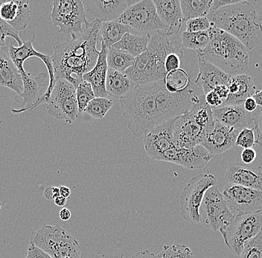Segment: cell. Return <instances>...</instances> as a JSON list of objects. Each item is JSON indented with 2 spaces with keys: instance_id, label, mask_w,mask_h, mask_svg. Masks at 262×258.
Here are the masks:
<instances>
[{
  "instance_id": "obj_14",
  "label": "cell",
  "mask_w": 262,
  "mask_h": 258,
  "mask_svg": "<svg viewBox=\"0 0 262 258\" xmlns=\"http://www.w3.org/2000/svg\"><path fill=\"white\" fill-rule=\"evenodd\" d=\"M212 158L213 155L198 145L188 148L173 147L165 151L158 161L173 163L188 170H198L204 168Z\"/></svg>"
},
{
  "instance_id": "obj_12",
  "label": "cell",
  "mask_w": 262,
  "mask_h": 258,
  "mask_svg": "<svg viewBox=\"0 0 262 258\" xmlns=\"http://www.w3.org/2000/svg\"><path fill=\"white\" fill-rule=\"evenodd\" d=\"M47 111L57 120L73 123L79 115L75 86L64 79L57 80L48 101Z\"/></svg>"
},
{
  "instance_id": "obj_57",
  "label": "cell",
  "mask_w": 262,
  "mask_h": 258,
  "mask_svg": "<svg viewBox=\"0 0 262 258\" xmlns=\"http://www.w3.org/2000/svg\"><path fill=\"white\" fill-rule=\"evenodd\" d=\"M1 209H2V203H1V202H0V212H1Z\"/></svg>"
},
{
  "instance_id": "obj_9",
  "label": "cell",
  "mask_w": 262,
  "mask_h": 258,
  "mask_svg": "<svg viewBox=\"0 0 262 258\" xmlns=\"http://www.w3.org/2000/svg\"><path fill=\"white\" fill-rule=\"evenodd\" d=\"M262 228V210L234 217L230 224L221 231L231 252L239 257L244 246L260 232Z\"/></svg>"
},
{
  "instance_id": "obj_18",
  "label": "cell",
  "mask_w": 262,
  "mask_h": 258,
  "mask_svg": "<svg viewBox=\"0 0 262 258\" xmlns=\"http://www.w3.org/2000/svg\"><path fill=\"white\" fill-rule=\"evenodd\" d=\"M239 132L215 120L214 127L201 140L200 145L212 155L224 153L235 146Z\"/></svg>"
},
{
  "instance_id": "obj_2",
  "label": "cell",
  "mask_w": 262,
  "mask_h": 258,
  "mask_svg": "<svg viewBox=\"0 0 262 258\" xmlns=\"http://www.w3.org/2000/svg\"><path fill=\"white\" fill-rule=\"evenodd\" d=\"M211 25L233 36L248 52L262 42V17L247 1L224 6L207 16Z\"/></svg>"
},
{
  "instance_id": "obj_24",
  "label": "cell",
  "mask_w": 262,
  "mask_h": 258,
  "mask_svg": "<svg viewBox=\"0 0 262 258\" xmlns=\"http://www.w3.org/2000/svg\"><path fill=\"white\" fill-rule=\"evenodd\" d=\"M108 49L101 42V50L98 54L97 63L89 73L83 75L82 78L91 85L95 96L97 98H107L106 91V80L108 66L106 63V55Z\"/></svg>"
},
{
  "instance_id": "obj_19",
  "label": "cell",
  "mask_w": 262,
  "mask_h": 258,
  "mask_svg": "<svg viewBox=\"0 0 262 258\" xmlns=\"http://www.w3.org/2000/svg\"><path fill=\"white\" fill-rule=\"evenodd\" d=\"M212 113L214 120L238 132L255 127V112H247L243 105L221 106L213 108Z\"/></svg>"
},
{
  "instance_id": "obj_56",
  "label": "cell",
  "mask_w": 262,
  "mask_h": 258,
  "mask_svg": "<svg viewBox=\"0 0 262 258\" xmlns=\"http://www.w3.org/2000/svg\"><path fill=\"white\" fill-rule=\"evenodd\" d=\"M52 192H53L54 200L57 197H60V189L57 187H52Z\"/></svg>"
},
{
  "instance_id": "obj_58",
  "label": "cell",
  "mask_w": 262,
  "mask_h": 258,
  "mask_svg": "<svg viewBox=\"0 0 262 258\" xmlns=\"http://www.w3.org/2000/svg\"><path fill=\"white\" fill-rule=\"evenodd\" d=\"M3 0H0V6H1L2 3H3Z\"/></svg>"
},
{
  "instance_id": "obj_38",
  "label": "cell",
  "mask_w": 262,
  "mask_h": 258,
  "mask_svg": "<svg viewBox=\"0 0 262 258\" xmlns=\"http://www.w3.org/2000/svg\"><path fill=\"white\" fill-rule=\"evenodd\" d=\"M238 258H262V230L245 243Z\"/></svg>"
},
{
  "instance_id": "obj_4",
  "label": "cell",
  "mask_w": 262,
  "mask_h": 258,
  "mask_svg": "<svg viewBox=\"0 0 262 258\" xmlns=\"http://www.w3.org/2000/svg\"><path fill=\"white\" fill-rule=\"evenodd\" d=\"M169 37L164 32L151 34L146 51L137 57L134 65L124 72L136 86L157 82L165 78V58L172 52L180 50Z\"/></svg>"
},
{
  "instance_id": "obj_27",
  "label": "cell",
  "mask_w": 262,
  "mask_h": 258,
  "mask_svg": "<svg viewBox=\"0 0 262 258\" xmlns=\"http://www.w3.org/2000/svg\"><path fill=\"white\" fill-rule=\"evenodd\" d=\"M0 85L14 91L17 96L22 95V77L10 58L8 47L0 49Z\"/></svg>"
},
{
  "instance_id": "obj_45",
  "label": "cell",
  "mask_w": 262,
  "mask_h": 258,
  "mask_svg": "<svg viewBox=\"0 0 262 258\" xmlns=\"http://www.w3.org/2000/svg\"><path fill=\"white\" fill-rule=\"evenodd\" d=\"M241 158L243 164L250 165L255 162L257 158V153L253 148H247L244 149L241 154Z\"/></svg>"
},
{
  "instance_id": "obj_37",
  "label": "cell",
  "mask_w": 262,
  "mask_h": 258,
  "mask_svg": "<svg viewBox=\"0 0 262 258\" xmlns=\"http://www.w3.org/2000/svg\"><path fill=\"white\" fill-rule=\"evenodd\" d=\"M157 258H194V253L184 245H165L159 253Z\"/></svg>"
},
{
  "instance_id": "obj_39",
  "label": "cell",
  "mask_w": 262,
  "mask_h": 258,
  "mask_svg": "<svg viewBox=\"0 0 262 258\" xmlns=\"http://www.w3.org/2000/svg\"><path fill=\"white\" fill-rule=\"evenodd\" d=\"M7 37L14 39L19 46L23 45V40L19 37V32H16L14 28L8 25L7 22L0 19V49L8 48L7 43H6Z\"/></svg>"
},
{
  "instance_id": "obj_54",
  "label": "cell",
  "mask_w": 262,
  "mask_h": 258,
  "mask_svg": "<svg viewBox=\"0 0 262 258\" xmlns=\"http://www.w3.org/2000/svg\"><path fill=\"white\" fill-rule=\"evenodd\" d=\"M54 202H55V205H57V206H64L66 204H67V199L60 196V197H57V198H55V200H54Z\"/></svg>"
},
{
  "instance_id": "obj_31",
  "label": "cell",
  "mask_w": 262,
  "mask_h": 258,
  "mask_svg": "<svg viewBox=\"0 0 262 258\" xmlns=\"http://www.w3.org/2000/svg\"><path fill=\"white\" fill-rule=\"evenodd\" d=\"M183 21L207 17L210 13L212 0H181L180 1Z\"/></svg>"
},
{
  "instance_id": "obj_44",
  "label": "cell",
  "mask_w": 262,
  "mask_h": 258,
  "mask_svg": "<svg viewBox=\"0 0 262 258\" xmlns=\"http://www.w3.org/2000/svg\"><path fill=\"white\" fill-rule=\"evenodd\" d=\"M204 99L205 102L212 109L221 107L224 104V101L221 100V98L213 90L205 95Z\"/></svg>"
},
{
  "instance_id": "obj_43",
  "label": "cell",
  "mask_w": 262,
  "mask_h": 258,
  "mask_svg": "<svg viewBox=\"0 0 262 258\" xmlns=\"http://www.w3.org/2000/svg\"><path fill=\"white\" fill-rule=\"evenodd\" d=\"M254 130L256 132L255 144L262 146V107H258V108L255 111Z\"/></svg>"
},
{
  "instance_id": "obj_23",
  "label": "cell",
  "mask_w": 262,
  "mask_h": 258,
  "mask_svg": "<svg viewBox=\"0 0 262 258\" xmlns=\"http://www.w3.org/2000/svg\"><path fill=\"white\" fill-rule=\"evenodd\" d=\"M200 72L196 77L194 85L201 89L204 96L212 91L216 86L225 85L228 86L232 76L226 74L212 63L205 60L198 55Z\"/></svg>"
},
{
  "instance_id": "obj_36",
  "label": "cell",
  "mask_w": 262,
  "mask_h": 258,
  "mask_svg": "<svg viewBox=\"0 0 262 258\" xmlns=\"http://www.w3.org/2000/svg\"><path fill=\"white\" fill-rule=\"evenodd\" d=\"M75 93L78 105V112L82 113L84 112V109L90 101L96 98V96L91 85L83 80L75 86Z\"/></svg>"
},
{
  "instance_id": "obj_35",
  "label": "cell",
  "mask_w": 262,
  "mask_h": 258,
  "mask_svg": "<svg viewBox=\"0 0 262 258\" xmlns=\"http://www.w3.org/2000/svg\"><path fill=\"white\" fill-rule=\"evenodd\" d=\"M113 105L114 101L111 99L96 97L86 106L84 112L94 119H103Z\"/></svg>"
},
{
  "instance_id": "obj_1",
  "label": "cell",
  "mask_w": 262,
  "mask_h": 258,
  "mask_svg": "<svg viewBox=\"0 0 262 258\" xmlns=\"http://www.w3.org/2000/svg\"><path fill=\"white\" fill-rule=\"evenodd\" d=\"M101 26L98 19L88 21L78 37L54 47L51 59L55 81L64 79L75 88L83 81V75L94 68L99 54L96 45L102 41Z\"/></svg>"
},
{
  "instance_id": "obj_10",
  "label": "cell",
  "mask_w": 262,
  "mask_h": 258,
  "mask_svg": "<svg viewBox=\"0 0 262 258\" xmlns=\"http://www.w3.org/2000/svg\"><path fill=\"white\" fill-rule=\"evenodd\" d=\"M50 16L52 24L59 28V32L71 34L72 38L82 33V26L88 22L82 0H55Z\"/></svg>"
},
{
  "instance_id": "obj_25",
  "label": "cell",
  "mask_w": 262,
  "mask_h": 258,
  "mask_svg": "<svg viewBox=\"0 0 262 258\" xmlns=\"http://www.w3.org/2000/svg\"><path fill=\"white\" fill-rule=\"evenodd\" d=\"M228 89V98L223 106L243 105L245 101L253 97L257 91L251 77L246 74L232 77Z\"/></svg>"
},
{
  "instance_id": "obj_34",
  "label": "cell",
  "mask_w": 262,
  "mask_h": 258,
  "mask_svg": "<svg viewBox=\"0 0 262 258\" xmlns=\"http://www.w3.org/2000/svg\"><path fill=\"white\" fill-rule=\"evenodd\" d=\"M182 44L189 50H204L210 42L209 31L201 32H188L185 31L181 34Z\"/></svg>"
},
{
  "instance_id": "obj_53",
  "label": "cell",
  "mask_w": 262,
  "mask_h": 258,
  "mask_svg": "<svg viewBox=\"0 0 262 258\" xmlns=\"http://www.w3.org/2000/svg\"><path fill=\"white\" fill-rule=\"evenodd\" d=\"M258 107H262V90H257L253 96Z\"/></svg>"
},
{
  "instance_id": "obj_26",
  "label": "cell",
  "mask_w": 262,
  "mask_h": 258,
  "mask_svg": "<svg viewBox=\"0 0 262 258\" xmlns=\"http://www.w3.org/2000/svg\"><path fill=\"white\" fill-rule=\"evenodd\" d=\"M157 14L172 36L178 33L183 22L179 0H154Z\"/></svg>"
},
{
  "instance_id": "obj_13",
  "label": "cell",
  "mask_w": 262,
  "mask_h": 258,
  "mask_svg": "<svg viewBox=\"0 0 262 258\" xmlns=\"http://www.w3.org/2000/svg\"><path fill=\"white\" fill-rule=\"evenodd\" d=\"M222 195L234 217L262 210V192L260 191L228 183L224 187Z\"/></svg>"
},
{
  "instance_id": "obj_55",
  "label": "cell",
  "mask_w": 262,
  "mask_h": 258,
  "mask_svg": "<svg viewBox=\"0 0 262 258\" xmlns=\"http://www.w3.org/2000/svg\"><path fill=\"white\" fill-rule=\"evenodd\" d=\"M44 197H45V198L48 200H54L53 192H52V187H48V189H46L45 192H44Z\"/></svg>"
},
{
  "instance_id": "obj_28",
  "label": "cell",
  "mask_w": 262,
  "mask_h": 258,
  "mask_svg": "<svg viewBox=\"0 0 262 258\" xmlns=\"http://www.w3.org/2000/svg\"><path fill=\"white\" fill-rule=\"evenodd\" d=\"M136 86L125 73L108 68L105 86L108 96L121 99L130 92Z\"/></svg>"
},
{
  "instance_id": "obj_17",
  "label": "cell",
  "mask_w": 262,
  "mask_h": 258,
  "mask_svg": "<svg viewBox=\"0 0 262 258\" xmlns=\"http://www.w3.org/2000/svg\"><path fill=\"white\" fill-rule=\"evenodd\" d=\"M205 133L189 110L176 118L173 126L174 145L178 148H192L200 145Z\"/></svg>"
},
{
  "instance_id": "obj_32",
  "label": "cell",
  "mask_w": 262,
  "mask_h": 258,
  "mask_svg": "<svg viewBox=\"0 0 262 258\" xmlns=\"http://www.w3.org/2000/svg\"><path fill=\"white\" fill-rule=\"evenodd\" d=\"M135 61V58L131 56L127 52L116 50V49H108L106 55V63L108 68L116 70L119 73H124V72L133 66Z\"/></svg>"
},
{
  "instance_id": "obj_22",
  "label": "cell",
  "mask_w": 262,
  "mask_h": 258,
  "mask_svg": "<svg viewBox=\"0 0 262 258\" xmlns=\"http://www.w3.org/2000/svg\"><path fill=\"white\" fill-rule=\"evenodd\" d=\"M83 3L85 11L101 22L117 20L129 7L127 0H88Z\"/></svg>"
},
{
  "instance_id": "obj_33",
  "label": "cell",
  "mask_w": 262,
  "mask_h": 258,
  "mask_svg": "<svg viewBox=\"0 0 262 258\" xmlns=\"http://www.w3.org/2000/svg\"><path fill=\"white\" fill-rule=\"evenodd\" d=\"M164 81L167 90L172 93L184 92L191 86L188 73L182 68L167 73Z\"/></svg>"
},
{
  "instance_id": "obj_5",
  "label": "cell",
  "mask_w": 262,
  "mask_h": 258,
  "mask_svg": "<svg viewBox=\"0 0 262 258\" xmlns=\"http://www.w3.org/2000/svg\"><path fill=\"white\" fill-rule=\"evenodd\" d=\"M124 109L123 117L127 127L135 136L148 133L161 124L156 104V83L139 85L127 96L119 99Z\"/></svg>"
},
{
  "instance_id": "obj_21",
  "label": "cell",
  "mask_w": 262,
  "mask_h": 258,
  "mask_svg": "<svg viewBox=\"0 0 262 258\" xmlns=\"http://www.w3.org/2000/svg\"><path fill=\"white\" fill-rule=\"evenodd\" d=\"M0 19L14 28L16 32H24L31 20L29 2L3 0L0 6Z\"/></svg>"
},
{
  "instance_id": "obj_51",
  "label": "cell",
  "mask_w": 262,
  "mask_h": 258,
  "mask_svg": "<svg viewBox=\"0 0 262 258\" xmlns=\"http://www.w3.org/2000/svg\"><path fill=\"white\" fill-rule=\"evenodd\" d=\"M71 216V212L68 208H63L59 212V217H60V220H63V221H67V220H70Z\"/></svg>"
},
{
  "instance_id": "obj_6",
  "label": "cell",
  "mask_w": 262,
  "mask_h": 258,
  "mask_svg": "<svg viewBox=\"0 0 262 258\" xmlns=\"http://www.w3.org/2000/svg\"><path fill=\"white\" fill-rule=\"evenodd\" d=\"M30 244L52 258H81V247L76 238L59 225H42L31 234Z\"/></svg>"
},
{
  "instance_id": "obj_16",
  "label": "cell",
  "mask_w": 262,
  "mask_h": 258,
  "mask_svg": "<svg viewBox=\"0 0 262 258\" xmlns=\"http://www.w3.org/2000/svg\"><path fill=\"white\" fill-rule=\"evenodd\" d=\"M258 163L245 165L235 162L229 165L225 179L228 183L239 184L262 192V159Z\"/></svg>"
},
{
  "instance_id": "obj_52",
  "label": "cell",
  "mask_w": 262,
  "mask_h": 258,
  "mask_svg": "<svg viewBox=\"0 0 262 258\" xmlns=\"http://www.w3.org/2000/svg\"><path fill=\"white\" fill-rule=\"evenodd\" d=\"M59 189H60V194L61 197H63L66 199H68L70 197V194H71V191H70L68 187L60 186Z\"/></svg>"
},
{
  "instance_id": "obj_3",
  "label": "cell",
  "mask_w": 262,
  "mask_h": 258,
  "mask_svg": "<svg viewBox=\"0 0 262 258\" xmlns=\"http://www.w3.org/2000/svg\"><path fill=\"white\" fill-rule=\"evenodd\" d=\"M210 42L196 54L230 76L245 74L249 67L248 51L230 34L211 26Z\"/></svg>"
},
{
  "instance_id": "obj_41",
  "label": "cell",
  "mask_w": 262,
  "mask_h": 258,
  "mask_svg": "<svg viewBox=\"0 0 262 258\" xmlns=\"http://www.w3.org/2000/svg\"><path fill=\"white\" fill-rule=\"evenodd\" d=\"M211 26L212 25L207 17L195 18V19H189L186 22V32H206L210 29Z\"/></svg>"
},
{
  "instance_id": "obj_8",
  "label": "cell",
  "mask_w": 262,
  "mask_h": 258,
  "mask_svg": "<svg viewBox=\"0 0 262 258\" xmlns=\"http://www.w3.org/2000/svg\"><path fill=\"white\" fill-rule=\"evenodd\" d=\"M217 184L215 176L207 173L190 179L181 193L180 198V215L192 224L201 223L200 208L208 189Z\"/></svg>"
},
{
  "instance_id": "obj_48",
  "label": "cell",
  "mask_w": 262,
  "mask_h": 258,
  "mask_svg": "<svg viewBox=\"0 0 262 258\" xmlns=\"http://www.w3.org/2000/svg\"><path fill=\"white\" fill-rule=\"evenodd\" d=\"M214 92H215L216 94L221 98V100L225 101L227 100V98L229 96V89L228 86H225V85H221V86H217L213 89ZM223 106V105H222Z\"/></svg>"
},
{
  "instance_id": "obj_40",
  "label": "cell",
  "mask_w": 262,
  "mask_h": 258,
  "mask_svg": "<svg viewBox=\"0 0 262 258\" xmlns=\"http://www.w3.org/2000/svg\"><path fill=\"white\" fill-rule=\"evenodd\" d=\"M255 145V130L253 128H245L239 132L235 145L247 149L253 148Z\"/></svg>"
},
{
  "instance_id": "obj_47",
  "label": "cell",
  "mask_w": 262,
  "mask_h": 258,
  "mask_svg": "<svg viewBox=\"0 0 262 258\" xmlns=\"http://www.w3.org/2000/svg\"><path fill=\"white\" fill-rule=\"evenodd\" d=\"M237 2H238V0H236V1H232V0H212L211 11H216V10L221 9L224 6H229V5L235 4Z\"/></svg>"
},
{
  "instance_id": "obj_11",
  "label": "cell",
  "mask_w": 262,
  "mask_h": 258,
  "mask_svg": "<svg viewBox=\"0 0 262 258\" xmlns=\"http://www.w3.org/2000/svg\"><path fill=\"white\" fill-rule=\"evenodd\" d=\"M201 223L214 232L225 229L234 216L227 206L217 185L212 186L205 194L200 208Z\"/></svg>"
},
{
  "instance_id": "obj_42",
  "label": "cell",
  "mask_w": 262,
  "mask_h": 258,
  "mask_svg": "<svg viewBox=\"0 0 262 258\" xmlns=\"http://www.w3.org/2000/svg\"><path fill=\"white\" fill-rule=\"evenodd\" d=\"M183 52L181 50L172 52L166 57L165 60V68L167 73L179 69L181 64V59L183 58Z\"/></svg>"
},
{
  "instance_id": "obj_49",
  "label": "cell",
  "mask_w": 262,
  "mask_h": 258,
  "mask_svg": "<svg viewBox=\"0 0 262 258\" xmlns=\"http://www.w3.org/2000/svg\"><path fill=\"white\" fill-rule=\"evenodd\" d=\"M243 106L246 110L249 112H255L258 108V105L253 97L248 98L244 103Z\"/></svg>"
},
{
  "instance_id": "obj_29",
  "label": "cell",
  "mask_w": 262,
  "mask_h": 258,
  "mask_svg": "<svg viewBox=\"0 0 262 258\" xmlns=\"http://www.w3.org/2000/svg\"><path fill=\"white\" fill-rule=\"evenodd\" d=\"M150 40V34L127 33L112 48L127 52L136 58L146 51Z\"/></svg>"
},
{
  "instance_id": "obj_7",
  "label": "cell",
  "mask_w": 262,
  "mask_h": 258,
  "mask_svg": "<svg viewBox=\"0 0 262 258\" xmlns=\"http://www.w3.org/2000/svg\"><path fill=\"white\" fill-rule=\"evenodd\" d=\"M117 20L128 26L134 34L151 35L164 32L171 37L166 26L157 14L154 0L137 1L129 6Z\"/></svg>"
},
{
  "instance_id": "obj_50",
  "label": "cell",
  "mask_w": 262,
  "mask_h": 258,
  "mask_svg": "<svg viewBox=\"0 0 262 258\" xmlns=\"http://www.w3.org/2000/svg\"><path fill=\"white\" fill-rule=\"evenodd\" d=\"M130 258H157V255H156L154 253L150 252L148 250H142V251H139L138 252L136 253Z\"/></svg>"
},
{
  "instance_id": "obj_46",
  "label": "cell",
  "mask_w": 262,
  "mask_h": 258,
  "mask_svg": "<svg viewBox=\"0 0 262 258\" xmlns=\"http://www.w3.org/2000/svg\"><path fill=\"white\" fill-rule=\"evenodd\" d=\"M26 258H52L45 251L39 249L37 246L30 244L28 249L27 256Z\"/></svg>"
},
{
  "instance_id": "obj_15",
  "label": "cell",
  "mask_w": 262,
  "mask_h": 258,
  "mask_svg": "<svg viewBox=\"0 0 262 258\" xmlns=\"http://www.w3.org/2000/svg\"><path fill=\"white\" fill-rule=\"evenodd\" d=\"M176 118L156 126L145 135L144 148L147 156L158 161L165 151L175 147L173 126Z\"/></svg>"
},
{
  "instance_id": "obj_30",
  "label": "cell",
  "mask_w": 262,
  "mask_h": 258,
  "mask_svg": "<svg viewBox=\"0 0 262 258\" xmlns=\"http://www.w3.org/2000/svg\"><path fill=\"white\" fill-rule=\"evenodd\" d=\"M127 33H133L130 28L118 20L101 22V42H103L107 49L111 48L114 44L120 41L123 36Z\"/></svg>"
},
{
  "instance_id": "obj_20",
  "label": "cell",
  "mask_w": 262,
  "mask_h": 258,
  "mask_svg": "<svg viewBox=\"0 0 262 258\" xmlns=\"http://www.w3.org/2000/svg\"><path fill=\"white\" fill-rule=\"evenodd\" d=\"M22 77L23 93L16 98V102L20 104V109H12L13 114H19L30 110L40 99V91L43 86H49V78L46 73H40L37 77L26 73H20Z\"/></svg>"
},
{
  "instance_id": "obj_59",
  "label": "cell",
  "mask_w": 262,
  "mask_h": 258,
  "mask_svg": "<svg viewBox=\"0 0 262 258\" xmlns=\"http://www.w3.org/2000/svg\"><path fill=\"white\" fill-rule=\"evenodd\" d=\"M261 230H262V228H261Z\"/></svg>"
}]
</instances>
